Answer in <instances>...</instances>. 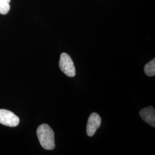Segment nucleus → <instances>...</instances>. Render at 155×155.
Here are the masks:
<instances>
[{
	"instance_id": "obj_6",
	"label": "nucleus",
	"mask_w": 155,
	"mask_h": 155,
	"mask_svg": "<svg viewBox=\"0 0 155 155\" xmlns=\"http://www.w3.org/2000/svg\"><path fill=\"white\" fill-rule=\"evenodd\" d=\"M144 72L149 77H153L155 75V59H153L151 61L145 64L144 67Z\"/></svg>"
},
{
	"instance_id": "obj_7",
	"label": "nucleus",
	"mask_w": 155,
	"mask_h": 155,
	"mask_svg": "<svg viewBox=\"0 0 155 155\" xmlns=\"http://www.w3.org/2000/svg\"><path fill=\"white\" fill-rule=\"evenodd\" d=\"M11 0H0V14L5 15L10 11Z\"/></svg>"
},
{
	"instance_id": "obj_2",
	"label": "nucleus",
	"mask_w": 155,
	"mask_h": 155,
	"mask_svg": "<svg viewBox=\"0 0 155 155\" xmlns=\"http://www.w3.org/2000/svg\"><path fill=\"white\" fill-rule=\"evenodd\" d=\"M60 69L61 71L70 77L75 76L76 71L74 62L71 57L66 53H62L61 55L59 63Z\"/></svg>"
},
{
	"instance_id": "obj_4",
	"label": "nucleus",
	"mask_w": 155,
	"mask_h": 155,
	"mask_svg": "<svg viewBox=\"0 0 155 155\" xmlns=\"http://www.w3.org/2000/svg\"><path fill=\"white\" fill-rule=\"evenodd\" d=\"M101 124V118L97 113H93L89 117L86 127L87 134L91 137L94 136L97 130L100 127Z\"/></svg>"
},
{
	"instance_id": "obj_1",
	"label": "nucleus",
	"mask_w": 155,
	"mask_h": 155,
	"mask_svg": "<svg viewBox=\"0 0 155 155\" xmlns=\"http://www.w3.org/2000/svg\"><path fill=\"white\" fill-rule=\"evenodd\" d=\"M36 133L40 144L44 149L52 150L55 148V134L48 125L45 124L40 125Z\"/></svg>"
},
{
	"instance_id": "obj_3",
	"label": "nucleus",
	"mask_w": 155,
	"mask_h": 155,
	"mask_svg": "<svg viewBox=\"0 0 155 155\" xmlns=\"http://www.w3.org/2000/svg\"><path fill=\"white\" fill-rule=\"evenodd\" d=\"M19 122V118L13 112L6 109H0V124L9 127H15Z\"/></svg>"
},
{
	"instance_id": "obj_5",
	"label": "nucleus",
	"mask_w": 155,
	"mask_h": 155,
	"mask_svg": "<svg viewBox=\"0 0 155 155\" xmlns=\"http://www.w3.org/2000/svg\"><path fill=\"white\" fill-rule=\"evenodd\" d=\"M140 115L145 122L155 127V110L153 107L149 106L141 109L140 111Z\"/></svg>"
}]
</instances>
